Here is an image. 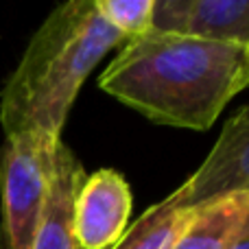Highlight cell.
Returning a JSON list of instances; mask_svg holds the SVG:
<instances>
[{
  "label": "cell",
  "instance_id": "cell-9",
  "mask_svg": "<svg viewBox=\"0 0 249 249\" xmlns=\"http://www.w3.org/2000/svg\"><path fill=\"white\" fill-rule=\"evenodd\" d=\"M190 214L193 208L188 210L173 208L162 199L142 212L140 219L131 223V228H127V232L112 249H168L188 223Z\"/></svg>",
  "mask_w": 249,
  "mask_h": 249
},
{
  "label": "cell",
  "instance_id": "cell-4",
  "mask_svg": "<svg viewBox=\"0 0 249 249\" xmlns=\"http://www.w3.org/2000/svg\"><path fill=\"white\" fill-rule=\"evenodd\" d=\"M243 190H249V105L223 124L201 166L164 201L188 210Z\"/></svg>",
  "mask_w": 249,
  "mask_h": 249
},
{
  "label": "cell",
  "instance_id": "cell-7",
  "mask_svg": "<svg viewBox=\"0 0 249 249\" xmlns=\"http://www.w3.org/2000/svg\"><path fill=\"white\" fill-rule=\"evenodd\" d=\"M86 171L74 153L61 142L39 228L31 249H81L74 236V197Z\"/></svg>",
  "mask_w": 249,
  "mask_h": 249
},
{
  "label": "cell",
  "instance_id": "cell-2",
  "mask_svg": "<svg viewBox=\"0 0 249 249\" xmlns=\"http://www.w3.org/2000/svg\"><path fill=\"white\" fill-rule=\"evenodd\" d=\"M124 42L96 11L94 0L64 2L31 37L0 94L4 136L44 131L61 138L70 107L88 74Z\"/></svg>",
  "mask_w": 249,
  "mask_h": 249
},
{
  "label": "cell",
  "instance_id": "cell-8",
  "mask_svg": "<svg viewBox=\"0 0 249 249\" xmlns=\"http://www.w3.org/2000/svg\"><path fill=\"white\" fill-rule=\"evenodd\" d=\"M249 221V190L219 197L193 208L168 249H230Z\"/></svg>",
  "mask_w": 249,
  "mask_h": 249
},
{
  "label": "cell",
  "instance_id": "cell-11",
  "mask_svg": "<svg viewBox=\"0 0 249 249\" xmlns=\"http://www.w3.org/2000/svg\"><path fill=\"white\" fill-rule=\"evenodd\" d=\"M230 249H249V221H247V225L243 228V232L238 234V238L232 243Z\"/></svg>",
  "mask_w": 249,
  "mask_h": 249
},
{
  "label": "cell",
  "instance_id": "cell-3",
  "mask_svg": "<svg viewBox=\"0 0 249 249\" xmlns=\"http://www.w3.org/2000/svg\"><path fill=\"white\" fill-rule=\"evenodd\" d=\"M61 138L44 131L4 136L0 151V249H31L44 214Z\"/></svg>",
  "mask_w": 249,
  "mask_h": 249
},
{
  "label": "cell",
  "instance_id": "cell-1",
  "mask_svg": "<svg viewBox=\"0 0 249 249\" xmlns=\"http://www.w3.org/2000/svg\"><path fill=\"white\" fill-rule=\"evenodd\" d=\"M99 86L153 123L206 131L249 88V48L149 31L124 44Z\"/></svg>",
  "mask_w": 249,
  "mask_h": 249
},
{
  "label": "cell",
  "instance_id": "cell-10",
  "mask_svg": "<svg viewBox=\"0 0 249 249\" xmlns=\"http://www.w3.org/2000/svg\"><path fill=\"white\" fill-rule=\"evenodd\" d=\"M94 7L124 42L142 37L153 26L155 0H94Z\"/></svg>",
  "mask_w": 249,
  "mask_h": 249
},
{
  "label": "cell",
  "instance_id": "cell-6",
  "mask_svg": "<svg viewBox=\"0 0 249 249\" xmlns=\"http://www.w3.org/2000/svg\"><path fill=\"white\" fill-rule=\"evenodd\" d=\"M151 31L249 48V0H155Z\"/></svg>",
  "mask_w": 249,
  "mask_h": 249
},
{
  "label": "cell",
  "instance_id": "cell-5",
  "mask_svg": "<svg viewBox=\"0 0 249 249\" xmlns=\"http://www.w3.org/2000/svg\"><path fill=\"white\" fill-rule=\"evenodd\" d=\"M133 197L114 168L86 175L74 197V236L81 249H112L129 228Z\"/></svg>",
  "mask_w": 249,
  "mask_h": 249
}]
</instances>
